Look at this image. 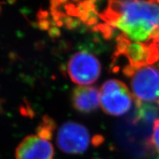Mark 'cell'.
I'll use <instances>...</instances> for the list:
<instances>
[{"instance_id":"30bf717a","label":"cell","mask_w":159,"mask_h":159,"mask_svg":"<svg viewBox=\"0 0 159 159\" xmlns=\"http://www.w3.org/2000/svg\"><path fill=\"white\" fill-rule=\"evenodd\" d=\"M97 159H100V158H97Z\"/></svg>"},{"instance_id":"277c9868","label":"cell","mask_w":159,"mask_h":159,"mask_svg":"<svg viewBox=\"0 0 159 159\" xmlns=\"http://www.w3.org/2000/svg\"><path fill=\"white\" fill-rule=\"evenodd\" d=\"M90 144L88 129L77 122H66L57 132V144L60 150L67 154H82Z\"/></svg>"},{"instance_id":"52a82bcc","label":"cell","mask_w":159,"mask_h":159,"mask_svg":"<svg viewBox=\"0 0 159 159\" xmlns=\"http://www.w3.org/2000/svg\"><path fill=\"white\" fill-rule=\"evenodd\" d=\"M149 144L158 153H159V119H156L153 125L152 134Z\"/></svg>"},{"instance_id":"ba28073f","label":"cell","mask_w":159,"mask_h":159,"mask_svg":"<svg viewBox=\"0 0 159 159\" xmlns=\"http://www.w3.org/2000/svg\"><path fill=\"white\" fill-rule=\"evenodd\" d=\"M10 2H15V0H9Z\"/></svg>"},{"instance_id":"9c48e42d","label":"cell","mask_w":159,"mask_h":159,"mask_svg":"<svg viewBox=\"0 0 159 159\" xmlns=\"http://www.w3.org/2000/svg\"><path fill=\"white\" fill-rule=\"evenodd\" d=\"M156 1H157V2H159V0H156Z\"/></svg>"},{"instance_id":"3957f363","label":"cell","mask_w":159,"mask_h":159,"mask_svg":"<svg viewBox=\"0 0 159 159\" xmlns=\"http://www.w3.org/2000/svg\"><path fill=\"white\" fill-rule=\"evenodd\" d=\"M68 74L72 82L87 86L96 82L101 73V65L94 55L79 52L71 56L68 63Z\"/></svg>"},{"instance_id":"6da1fadb","label":"cell","mask_w":159,"mask_h":159,"mask_svg":"<svg viewBox=\"0 0 159 159\" xmlns=\"http://www.w3.org/2000/svg\"><path fill=\"white\" fill-rule=\"evenodd\" d=\"M102 19L134 43L159 44L156 0H109Z\"/></svg>"},{"instance_id":"7a4b0ae2","label":"cell","mask_w":159,"mask_h":159,"mask_svg":"<svg viewBox=\"0 0 159 159\" xmlns=\"http://www.w3.org/2000/svg\"><path fill=\"white\" fill-rule=\"evenodd\" d=\"M100 105L105 113L119 116L128 112L134 101L128 87L119 80H108L100 89Z\"/></svg>"},{"instance_id":"8992f818","label":"cell","mask_w":159,"mask_h":159,"mask_svg":"<svg viewBox=\"0 0 159 159\" xmlns=\"http://www.w3.org/2000/svg\"><path fill=\"white\" fill-rule=\"evenodd\" d=\"M71 102L75 108L80 112H92L100 104V91L95 87L79 85L72 91Z\"/></svg>"},{"instance_id":"5b68a950","label":"cell","mask_w":159,"mask_h":159,"mask_svg":"<svg viewBox=\"0 0 159 159\" xmlns=\"http://www.w3.org/2000/svg\"><path fill=\"white\" fill-rule=\"evenodd\" d=\"M54 148L49 139L39 135L25 137L16 150V159H53Z\"/></svg>"}]
</instances>
